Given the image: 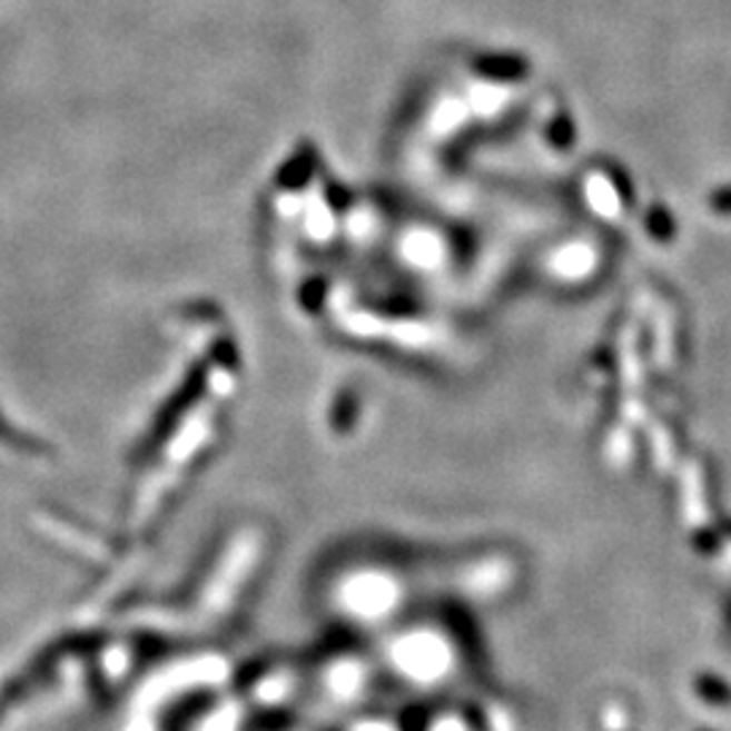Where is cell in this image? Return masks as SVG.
Masks as SVG:
<instances>
[{
	"label": "cell",
	"mask_w": 731,
	"mask_h": 731,
	"mask_svg": "<svg viewBox=\"0 0 731 731\" xmlns=\"http://www.w3.org/2000/svg\"><path fill=\"white\" fill-rule=\"evenodd\" d=\"M385 664L409 689L431 691L458 674V650L439 631H412L387 642Z\"/></svg>",
	"instance_id": "6da1fadb"
},
{
	"label": "cell",
	"mask_w": 731,
	"mask_h": 731,
	"mask_svg": "<svg viewBox=\"0 0 731 731\" xmlns=\"http://www.w3.org/2000/svg\"><path fill=\"white\" fill-rule=\"evenodd\" d=\"M366 670L358 664L355 659H347V664H336L334 672L328 674V680H325V691L330 693V702H339V704H349V702H358L360 693L366 691Z\"/></svg>",
	"instance_id": "7a4b0ae2"
}]
</instances>
